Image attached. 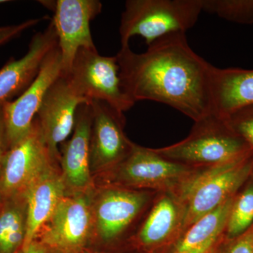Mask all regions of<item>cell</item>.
<instances>
[{
	"instance_id": "obj_19",
	"label": "cell",
	"mask_w": 253,
	"mask_h": 253,
	"mask_svg": "<svg viewBox=\"0 0 253 253\" xmlns=\"http://www.w3.org/2000/svg\"><path fill=\"white\" fill-rule=\"evenodd\" d=\"M24 196L3 200L0 206V253H16L22 249L26 234Z\"/></svg>"
},
{
	"instance_id": "obj_1",
	"label": "cell",
	"mask_w": 253,
	"mask_h": 253,
	"mask_svg": "<svg viewBox=\"0 0 253 253\" xmlns=\"http://www.w3.org/2000/svg\"><path fill=\"white\" fill-rule=\"evenodd\" d=\"M116 58L123 90L134 103H161L195 121L212 113L214 66L195 52L186 33L160 38L140 54L121 46Z\"/></svg>"
},
{
	"instance_id": "obj_8",
	"label": "cell",
	"mask_w": 253,
	"mask_h": 253,
	"mask_svg": "<svg viewBox=\"0 0 253 253\" xmlns=\"http://www.w3.org/2000/svg\"><path fill=\"white\" fill-rule=\"evenodd\" d=\"M62 74L59 46L46 56L36 79L17 99L1 104L8 149L29 134L50 86Z\"/></svg>"
},
{
	"instance_id": "obj_9",
	"label": "cell",
	"mask_w": 253,
	"mask_h": 253,
	"mask_svg": "<svg viewBox=\"0 0 253 253\" xmlns=\"http://www.w3.org/2000/svg\"><path fill=\"white\" fill-rule=\"evenodd\" d=\"M98 0H57L51 20L58 38L62 75H67L82 48L96 49L91 34L90 22L101 14Z\"/></svg>"
},
{
	"instance_id": "obj_12",
	"label": "cell",
	"mask_w": 253,
	"mask_h": 253,
	"mask_svg": "<svg viewBox=\"0 0 253 253\" xmlns=\"http://www.w3.org/2000/svg\"><path fill=\"white\" fill-rule=\"evenodd\" d=\"M58 45L54 23L32 38L26 54L10 59L0 69V104L21 95L36 79L46 56Z\"/></svg>"
},
{
	"instance_id": "obj_15",
	"label": "cell",
	"mask_w": 253,
	"mask_h": 253,
	"mask_svg": "<svg viewBox=\"0 0 253 253\" xmlns=\"http://www.w3.org/2000/svg\"><path fill=\"white\" fill-rule=\"evenodd\" d=\"M118 177L129 185L153 186L169 184L189 174V168L157 154L155 150L133 145L118 169Z\"/></svg>"
},
{
	"instance_id": "obj_4",
	"label": "cell",
	"mask_w": 253,
	"mask_h": 253,
	"mask_svg": "<svg viewBox=\"0 0 253 253\" xmlns=\"http://www.w3.org/2000/svg\"><path fill=\"white\" fill-rule=\"evenodd\" d=\"M252 156L214 166L184 183L180 197L186 204L184 226L192 225L232 197L251 172Z\"/></svg>"
},
{
	"instance_id": "obj_11",
	"label": "cell",
	"mask_w": 253,
	"mask_h": 253,
	"mask_svg": "<svg viewBox=\"0 0 253 253\" xmlns=\"http://www.w3.org/2000/svg\"><path fill=\"white\" fill-rule=\"evenodd\" d=\"M91 121L89 159L91 172L102 170L122 162L133 145L123 131L124 113L103 101L90 102Z\"/></svg>"
},
{
	"instance_id": "obj_25",
	"label": "cell",
	"mask_w": 253,
	"mask_h": 253,
	"mask_svg": "<svg viewBox=\"0 0 253 253\" xmlns=\"http://www.w3.org/2000/svg\"><path fill=\"white\" fill-rule=\"evenodd\" d=\"M233 239L221 253H253V229Z\"/></svg>"
},
{
	"instance_id": "obj_7",
	"label": "cell",
	"mask_w": 253,
	"mask_h": 253,
	"mask_svg": "<svg viewBox=\"0 0 253 253\" xmlns=\"http://www.w3.org/2000/svg\"><path fill=\"white\" fill-rule=\"evenodd\" d=\"M93 199L91 189L66 194L42 229V244L61 253L83 247L94 229Z\"/></svg>"
},
{
	"instance_id": "obj_31",
	"label": "cell",
	"mask_w": 253,
	"mask_h": 253,
	"mask_svg": "<svg viewBox=\"0 0 253 253\" xmlns=\"http://www.w3.org/2000/svg\"><path fill=\"white\" fill-rule=\"evenodd\" d=\"M58 253V252H57V253Z\"/></svg>"
},
{
	"instance_id": "obj_30",
	"label": "cell",
	"mask_w": 253,
	"mask_h": 253,
	"mask_svg": "<svg viewBox=\"0 0 253 253\" xmlns=\"http://www.w3.org/2000/svg\"><path fill=\"white\" fill-rule=\"evenodd\" d=\"M208 253H216V252H214V249L212 250V251H211V252Z\"/></svg>"
},
{
	"instance_id": "obj_6",
	"label": "cell",
	"mask_w": 253,
	"mask_h": 253,
	"mask_svg": "<svg viewBox=\"0 0 253 253\" xmlns=\"http://www.w3.org/2000/svg\"><path fill=\"white\" fill-rule=\"evenodd\" d=\"M58 162L50 153L35 118L29 134L5 154L0 168L3 199L24 196L35 182L57 169Z\"/></svg>"
},
{
	"instance_id": "obj_17",
	"label": "cell",
	"mask_w": 253,
	"mask_h": 253,
	"mask_svg": "<svg viewBox=\"0 0 253 253\" xmlns=\"http://www.w3.org/2000/svg\"><path fill=\"white\" fill-rule=\"evenodd\" d=\"M212 113L226 118L253 104V69L213 68L211 77Z\"/></svg>"
},
{
	"instance_id": "obj_24",
	"label": "cell",
	"mask_w": 253,
	"mask_h": 253,
	"mask_svg": "<svg viewBox=\"0 0 253 253\" xmlns=\"http://www.w3.org/2000/svg\"><path fill=\"white\" fill-rule=\"evenodd\" d=\"M41 21V18H33L23 21L19 24L1 26L0 27V46L17 38L26 30L36 26Z\"/></svg>"
},
{
	"instance_id": "obj_26",
	"label": "cell",
	"mask_w": 253,
	"mask_h": 253,
	"mask_svg": "<svg viewBox=\"0 0 253 253\" xmlns=\"http://www.w3.org/2000/svg\"><path fill=\"white\" fill-rule=\"evenodd\" d=\"M6 146V136H5V129L4 120H3L2 109L1 104H0V168L2 164L3 160L7 151Z\"/></svg>"
},
{
	"instance_id": "obj_3",
	"label": "cell",
	"mask_w": 253,
	"mask_h": 253,
	"mask_svg": "<svg viewBox=\"0 0 253 253\" xmlns=\"http://www.w3.org/2000/svg\"><path fill=\"white\" fill-rule=\"evenodd\" d=\"M196 130L184 141L155 150L170 161L212 164L231 162L253 154L243 138L229 126L226 118L214 113L196 121Z\"/></svg>"
},
{
	"instance_id": "obj_2",
	"label": "cell",
	"mask_w": 253,
	"mask_h": 253,
	"mask_svg": "<svg viewBox=\"0 0 253 253\" xmlns=\"http://www.w3.org/2000/svg\"><path fill=\"white\" fill-rule=\"evenodd\" d=\"M203 0H128L121 16V46L132 37L144 38L148 46L173 33H186L197 23Z\"/></svg>"
},
{
	"instance_id": "obj_5",
	"label": "cell",
	"mask_w": 253,
	"mask_h": 253,
	"mask_svg": "<svg viewBox=\"0 0 253 253\" xmlns=\"http://www.w3.org/2000/svg\"><path fill=\"white\" fill-rule=\"evenodd\" d=\"M66 76L89 102L103 101L123 113L135 104L123 90L116 56H101L96 49L82 48Z\"/></svg>"
},
{
	"instance_id": "obj_10",
	"label": "cell",
	"mask_w": 253,
	"mask_h": 253,
	"mask_svg": "<svg viewBox=\"0 0 253 253\" xmlns=\"http://www.w3.org/2000/svg\"><path fill=\"white\" fill-rule=\"evenodd\" d=\"M89 103L64 75L48 89L36 118L50 153L57 161H60L59 145L74 130L78 108Z\"/></svg>"
},
{
	"instance_id": "obj_14",
	"label": "cell",
	"mask_w": 253,
	"mask_h": 253,
	"mask_svg": "<svg viewBox=\"0 0 253 253\" xmlns=\"http://www.w3.org/2000/svg\"><path fill=\"white\" fill-rule=\"evenodd\" d=\"M146 202L144 193L111 189L93 199V222L104 241L116 239L135 218Z\"/></svg>"
},
{
	"instance_id": "obj_20",
	"label": "cell",
	"mask_w": 253,
	"mask_h": 253,
	"mask_svg": "<svg viewBox=\"0 0 253 253\" xmlns=\"http://www.w3.org/2000/svg\"><path fill=\"white\" fill-rule=\"evenodd\" d=\"M177 219L175 205L168 198L156 205L139 234L140 244L146 249L163 244L172 232Z\"/></svg>"
},
{
	"instance_id": "obj_18",
	"label": "cell",
	"mask_w": 253,
	"mask_h": 253,
	"mask_svg": "<svg viewBox=\"0 0 253 253\" xmlns=\"http://www.w3.org/2000/svg\"><path fill=\"white\" fill-rule=\"evenodd\" d=\"M234 203L231 197L196 221L178 241L172 253H208L212 251L227 224Z\"/></svg>"
},
{
	"instance_id": "obj_29",
	"label": "cell",
	"mask_w": 253,
	"mask_h": 253,
	"mask_svg": "<svg viewBox=\"0 0 253 253\" xmlns=\"http://www.w3.org/2000/svg\"><path fill=\"white\" fill-rule=\"evenodd\" d=\"M8 1L6 0H0V4H3V3L7 2Z\"/></svg>"
},
{
	"instance_id": "obj_22",
	"label": "cell",
	"mask_w": 253,
	"mask_h": 253,
	"mask_svg": "<svg viewBox=\"0 0 253 253\" xmlns=\"http://www.w3.org/2000/svg\"><path fill=\"white\" fill-rule=\"evenodd\" d=\"M253 221V187L244 191L231 208L226 227L227 236L235 239L247 231Z\"/></svg>"
},
{
	"instance_id": "obj_21",
	"label": "cell",
	"mask_w": 253,
	"mask_h": 253,
	"mask_svg": "<svg viewBox=\"0 0 253 253\" xmlns=\"http://www.w3.org/2000/svg\"><path fill=\"white\" fill-rule=\"evenodd\" d=\"M203 10L230 22L253 24V0H203Z\"/></svg>"
},
{
	"instance_id": "obj_16",
	"label": "cell",
	"mask_w": 253,
	"mask_h": 253,
	"mask_svg": "<svg viewBox=\"0 0 253 253\" xmlns=\"http://www.w3.org/2000/svg\"><path fill=\"white\" fill-rule=\"evenodd\" d=\"M58 172L57 168L43 176L24 194L27 221L26 239L21 249L36 241L61 200L68 194L61 173Z\"/></svg>"
},
{
	"instance_id": "obj_13",
	"label": "cell",
	"mask_w": 253,
	"mask_h": 253,
	"mask_svg": "<svg viewBox=\"0 0 253 253\" xmlns=\"http://www.w3.org/2000/svg\"><path fill=\"white\" fill-rule=\"evenodd\" d=\"M91 121L90 103L82 104L76 113L72 137L63 143L59 162L61 175L68 193L91 189L92 180L89 159Z\"/></svg>"
},
{
	"instance_id": "obj_23",
	"label": "cell",
	"mask_w": 253,
	"mask_h": 253,
	"mask_svg": "<svg viewBox=\"0 0 253 253\" xmlns=\"http://www.w3.org/2000/svg\"><path fill=\"white\" fill-rule=\"evenodd\" d=\"M226 119L253 151V104L237 110Z\"/></svg>"
},
{
	"instance_id": "obj_27",
	"label": "cell",
	"mask_w": 253,
	"mask_h": 253,
	"mask_svg": "<svg viewBox=\"0 0 253 253\" xmlns=\"http://www.w3.org/2000/svg\"><path fill=\"white\" fill-rule=\"evenodd\" d=\"M16 253H48V248L42 243L34 241L26 249H21Z\"/></svg>"
},
{
	"instance_id": "obj_28",
	"label": "cell",
	"mask_w": 253,
	"mask_h": 253,
	"mask_svg": "<svg viewBox=\"0 0 253 253\" xmlns=\"http://www.w3.org/2000/svg\"><path fill=\"white\" fill-rule=\"evenodd\" d=\"M3 197L2 196H1V193H0V206H1V204H2L3 202Z\"/></svg>"
}]
</instances>
